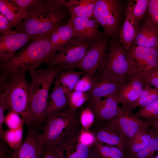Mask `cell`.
Wrapping results in <instances>:
<instances>
[{
	"mask_svg": "<svg viewBox=\"0 0 158 158\" xmlns=\"http://www.w3.org/2000/svg\"><path fill=\"white\" fill-rule=\"evenodd\" d=\"M90 130L102 142L117 146L125 154L129 152V139L112 129L105 121H95Z\"/></svg>",
	"mask_w": 158,
	"mask_h": 158,
	"instance_id": "obj_15",
	"label": "cell"
},
{
	"mask_svg": "<svg viewBox=\"0 0 158 158\" xmlns=\"http://www.w3.org/2000/svg\"><path fill=\"white\" fill-rule=\"evenodd\" d=\"M27 11V16L16 30L35 39L51 33L70 16L61 0H35Z\"/></svg>",
	"mask_w": 158,
	"mask_h": 158,
	"instance_id": "obj_1",
	"label": "cell"
},
{
	"mask_svg": "<svg viewBox=\"0 0 158 158\" xmlns=\"http://www.w3.org/2000/svg\"><path fill=\"white\" fill-rule=\"evenodd\" d=\"M110 38L106 35L95 42L88 49L83 57L75 64L64 69L79 68L94 76L103 65L106 56Z\"/></svg>",
	"mask_w": 158,
	"mask_h": 158,
	"instance_id": "obj_9",
	"label": "cell"
},
{
	"mask_svg": "<svg viewBox=\"0 0 158 158\" xmlns=\"http://www.w3.org/2000/svg\"><path fill=\"white\" fill-rule=\"evenodd\" d=\"M23 127L22 126L18 129H9L4 131L3 136L4 141L11 149H17L22 144Z\"/></svg>",
	"mask_w": 158,
	"mask_h": 158,
	"instance_id": "obj_32",
	"label": "cell"
},
{
	"mask_svg": "<svg viewBox=\"0 0 158 158\" xmlns=\"http://www.w3.org/2000/svg\"><path fill=\"white\" fill-rule=\"evenodd\" d=\"M34 39L32 36L16 30L2 35L0 37V61L11 57L17 50Z\"/></svg>",
	"mask_w": 158,
	"mask_h": 158,
	"instance_id": "obj_16",
	"label": "cell"
},
{
	"mask_svg": "<svg viewBox=\"0 0 158 158\" xmlns=\"http://www.w3.org/2000/svg\"><path fill=\"white\" fill-rule=\"evenodd\" d=\"M5 93L0 92V137L1 141H4V132L3 128V124L4 123V112L5 110Z\"/></svg>",
	"mask_w": 158,
	"mask_h": 158,
	"instance_id": "obj_41",
	"label": "cell"
},
{
	"mask_svg": "<svg viewBox=\"0 0 158 158\" xmlns=\"http://www.w3.org/2000/svg\"><path fill=\"white\" fill-rule=\"evenodd\" d=\"M153 136L148 146L144 150L136 153L129 152L125 154L126 158H152L154 152L158 150V130L154 127Z\"/></svg>",
	"mask_w": 158,
	"mask_h": 158,
	"instance_id": "obj_29",
	"label": "cell"
},
{
	"mask_svg": "<svg viewBox=\"0 0 158 158\" xmlns=\"http://www.w3.org/2000/svg\"><path fill=\"white\" fill-rule=\"evenodd\" d=\"M153 136V130L149 132L145 130L137 131L129 139V152L138 153L147 147L150 144Z\"/></svg>",
	"mask_w": 158,
	"mask_h": 158,
	"instance_id": "obj_26",
	"label": "cell"
},
{
	"mask_svg": "<svg viewBox=\"0 0 158 158\" xmlns=\"http://www.w3.org/2000/svg\"><path fill=\"white\" fill-rule=\"evenodd\" d=\"M72 69L61 70L54 81L69 92L74 90L81 77L85 72L82 70L76 71Z\"/></svg>",
	"mask_w": 158,
	"mask_h": 158,
	"instance_id": "obj_27",
	"label": "cell"
},
{
	"mask_svg": "<svg viewBox=\"0 0 158 158\" xmlns=\"http://www.w3.org/2000/svg\"><path fill=\"white\" fill-rule=\"evenodd\" d=\"M146 84L141 78L135 77L129 82L120 85L115 95L117 102L124 106L136 100Z\"/></svg>",
	"mask_w": 158,
	"mask_h": 158,
	"instance_id": "obj_17",
	"label": "cell"
},
{
	"mask_svg": "<svg viewBox=\"0 0 158 158\" xmlns=\"http://www.w3.org/2000/svg\"><path fill=\"white\" fill-rule=\"evenodd\" d=\"M149 0H128L124 14L131 15L140 23L144 19Z\"/></svg>",
	"mask_w": 158,
	"mask_h": 158,
	"instance_id": "obj_28",
	"label": "cell"
},
{
	"mask_svg": "<svg viewBox=\"0 0 158 158\" xmlns=\"http://www.w3.org/2000/svg\"><path fill=\"white\" fill-rule=\"evenodd\" d=\"M158 99V90L146 96L139 97L136 100L122 107L124 113L130 114L131 112L139 107L145 106Z\"/></svg>",
	"mask_w": 158,
	"mask_h": 158,
	"instance_id": "obj_33",
	"label": "cell"
},
{
	"mask_svg": "<svg viewBox=\"0 0 158 158\" xmlns=\"http://www.w3.org/2000/svg\"><path fill=\"white\" fill-rule=\"evenodd\" d=\"M94 76L95 78L94 86L92 90L87 93L90 99L102 97H107L116 94L121 85L107 78L96 74Z\"/></svg>",
	"mask_w": 158,
	"mask_h": 158,
	"instance_id": "obj_22",
	"label": "cell"
},
{
	"mask_svg": "<svg viewBox=\"0 0 158 158\" xmlns=\"http://www.w3.org/2000/svg\"><path fill=\"white\" fill-rule=\"evenodd\" d=\"M151 123L154 127L158 130V118L152 122Z\"/></svg>",
	"mask_w": 158,
	"mask_h": 158,
	"instance_id": "obj_47",
	"label": "cell"
},
{
	"mask_svg": "<svg viewBox=\"0 0 158 158\" xmlns=\"http://www.w3.org/2000/svg\"><path fill=\"white\" fill-rule=\"evenodd\" d=\"M145 21L149 22L158 31V10L151 16L145 18Z\"/></svg>",
	"mask_w": 158,
	"mask_h": 158,
	"instance_id": "obj_44",
	"label": "cell"
},
{
	"mask_svg": "<svg viewBox=\"0 0 158 158\" xmlns=\"http://www.w3.org/2000/svg\"><path fill=\"white\" fill-rule=\"evenodd\" d=\"M71 25L75 35L78 39L88 42H96L106 35L99 31V24L93 15L89 17L70 18L67 21Z\"/></svg>",
	"mask_w": 158,
	"mask_h": 158,
	"instance_id": "obj_12",
	"label": "cell"
},
{
	"mask_svg": "<svg viewBox=\"0 0 158 158\" xmlns=\"http://www.w3.org/2000/svg\"><path fill=\"white\" fill-rule=\"evenodd\" d=\"M90 99L87 93L73 90L69 93L68 107L71 111L76 112L79 107Z\"/></svg>",
	"mask_w": 158,
	"mask_h": 158,
	"instance_id": "obj_34",
	"label": "cell"
},
{
	"mask_svg": "<svg viewBox=\"0 0 158 158\" xmlns=\"http://www.w3.org/2000/svg\"><path fill=\"white\" fill-rule=\"evenodd\" d=\"M122 0H97L93 16L111 39H118L126 6Z\"/></svg>",
	"mask_w": 158,
	"mask_h": 158,
	"instance_id": "obj_7",
	"label": "cell"
},
{
	"mask_svg": "<svg viewBox=\"0 0 158 158\" xmlns=\"http://www.w3.org/2000/svg\"><path fill=\"white\" fill-rule=\"evenodd\" d=\"M54 87L49 95L45 117L64 110L69 106V96L70 92L60 84L54 82Z\"/></svg>",
	"mask_w": 158,
	"mask_h": 158,
	"instance_id": "obj_18",
	"label": "cell"
},
{
	"mask_svg": "<svg viewBox=\"0 0 158 158\" xmlns=\"http://www.w3.org/2000/svg\"><path fill=\"white\" fill-rule=\"evenodd\" d=\"M26 73L0 76V92L5 93V110L18 114L28 127L35 125L30 105V85Z\"/></svg>",
	"mask_w": 158,
	"mask_h": 158,
	"instance_id": "obj_4",
	"label": "cell"
},
{
	"mask_svg": "<svg viewBox=\"0 0 158 158\" xmlns=\"http://www.w3.org/2000/svg\"><path fill=\"white\" fill-rule=\"evenodd\" d=\"M135 77L141 78L145 83L158 90V67L150 71L140 72Z\"/></svg>",
	"mask_w": 158,
	"mask_h": 158,
	"instance_id": "obj_38",
	"label": "cell"
},
{
	"mask_svg": "<svg viewBox=\"0 0 158 158\" xmlns=\"http://www.w3.org/2000/svg\"><path fill=\"white\" fill-rule=\"evenodd\" d=\"M132 44L148 48H158V31L147 21L139 25Z\"/></svg>",
	"mask_w": 158,
	"mask_h": 158,
	"instance_id": "obj_19",
	"label": "cell"
},
{
	"mask_svg": "<svg viewBox=\"0 0 158 158\" xmlns=\"http://www.w3.org/2000/svg\"><path fill=\"white\" fill-rule=\"evenodd\" d=\"M61 70L55 66L30 72V105L35 125L44 124L49 89Z\"/></svg>",
	"mask_w": 158,
	"mask_h": 158,
	"instance_id": "obj_5",
	"label": "cell"
},
{
	"mask_svg": "<svg viewBox=\"0 0 158 158\" xmlns=\"http://www.w3.org/2000/svg\"><path fill=\"white\" fill-rule=\"evenodd\" d=\"M43 150L40 133L32 127H28L24 141L19 147L8 150L6 158H41Z\"/></svg>",
	"mask_w": 158,
	"mask_h": 158,
	"instance_id": "obj_11",
	"label": "cell"
},
{
	"mask_svg": "<svg viewBox=\"0 0 158 158\" xmlns=\"http://www.w3.org/2000/svg\"><path fill=\"white\" fill-rule=\"evenodd\" d=\"M41 158H64L63 152L57 146L44 145L43 152Z\"/></svg>",
	"mask_w": 158,
	"mask_h": 158,
	"instance_id": "obj_39",
	"label": "cell"
},
{
	"mask_svg": "<svg viewBox=\"0 0 158 158\" xmlns=\"http://www.w3.org/2000/svg\"><path fill=\"white\" fill-rule=\"evenodd\" d=\"M4 123L10 129H16L23 126L25 123L24 119L17 113L9 112L5 116Z\"/></svg>",
	"mask_w": 158,
	"mask_h": 158,
	"instance_id": "obj_37",
	"label": "cell"
},
{
	"mask_svg": "<svg viewBox=\"0 0 158 158\" xmlns=\"http://www.w3.org/2000/svg\"><path fill=\"white\" fill-rule=\"evenodd\" d=\"M79 120L82 128L84 130L90 129L94 123L95 115L89 106L81 111L79 115Z\"/></svg>",
	"mask_w": 158,
	"mask_h": 158,
	"instance_id": "obj_36",
	"label": "cell"
},
{
	"mask_svg": "<svg viewBox=\"0 0 158 158\" xmlns=\"http://www.w3.org/2000/svg\"><path fill=\"white\" fill-rule=\"evenodd\" d=\"M97 0H61L70 18L89 17L93 15Z\"/></svg>",
	"mask_w": 158,
	"mask_h": 158,
	"instance_id": "obj_20",
	"label": "cell"
},
{
	"mask_svg": "<svg viewBox=\"0 0 158 158\" xmlns=\"http://www.w3.org/2000/svg\"><path fill=\"white\" fill-rule=\"evenodd\" d=\"M95 82L94 75L92 76L85 72L78 81L73 90L87 93L92 89Z\"/></svg>",
	"mask_w": 158,
	"mask_h": 158,
	"instance_id": "obj_35",
	"label": "cell"
},
{
	"mask_svg": "<svg viewBox=\"0 0 158 158\" xmlns=\"http://www.w3.org/2000/svg\"><path fill=\"white\" fill-rule=\"evenodd\" d=\"M125 18L118 34V39L127 49L132 45L138 30L140 23L131 15L124 14Z\"/></svg>",
	"mask_w": 158,
	"mask_h": 158,
	"instance_id": "obj_24",
	"label": "cell"
},
{
	"mask_svg": "<svg viewBox=\"0 0 158 158\" xmlns=\"http://www.w3.org/2000/svg\"><path fill=\"white\" fill-rule=\"evenodd\" d=\"M157 90L154 88L146 84L143 89L139 97L148 95L155 92Z\"/></svg>",
	"mask_w": 158,
	"mask_h": 158,
	"instance_id": "obj_45",
	"label": "cell"
},
{
	"mask_svg": "<svg viewBox=\"0 0 158 158\" xmlns=\"http://www.w3.org/2000/svg\"><path fill=\"white\" fill-rule=\"evenodd\" d=\"M133 114L146 122L152 123L158 118V99L140 107L138 111Z\"/></svg>",
	"mask_w": 158,
	"mask_h": 158,
	"instance_id": "obj_31",
	"label": "cell"
},
{
	"mask_svg": "<svg viewBox=\"0 0 158 158\" xmlns=\"http://www.w3.org/2000/svg\"><path fill=\"white\" fill-rule=\"evenodd\" d=\"M13 24L2 14H0V33L2 35L11 30Z\"/></svg>",
	"mask_w": 158,
	"mask_h": 158,
	"instance_id": "obj_42",
	"label": "cell"
},
{
	"mask_svg": "<svg viewBox=\"0 0 158 158\" xmlns=\"http://www.w3.org/2000/svg\"><path fill=\"white\" fill-rule=\"evenodd\" d=\"M81 128L79 116L68 107L47 118L40 138L43 145L62 149L77 138Z\"/></svg>",
	"mask_w": 158,
	"mask_h": 158,
	"instance_id": "obj_3",
	"label": "cell"
},
{
	"mask_svg": "<svg viewBox=\"0 0 158 158\" xmlns=\"http://www.w3.org/2000/svg\"><path fill=\"white\" fill-rule=\"evenodd\" d=\"M95 145L96 158H126L124 152L118 147L104 146L97 139Z\"/></svg>",
	"mask_w": 158,
	"mask_h": 158,
	"instance_id": "obj_30",
	"label": "cell"
},
{
	"mask_svg": "<svg viewBox=\"0 0 158 158\" xmlns=\"http://www.w3.org/2000/svg\"><path fill=\"white\" fill-rule=\"evenodd\" d=\"M95 42L81 40L75 36L67 43L63 50L47 63L48 68L57 66L61 70L77 63Z\"/></svg>",
	"mask_w": 158,
	"mask_h": 158,
	"instance_id": "obj_8",
	"label": "cell"
},
{
	"mask_svg": "<svg viewBox=\"0 0 158 158\" xmlns=\"http://www.w3.org/2000/svg\"><path fill=\"white\" fill-rule=\"evenodd\" d=\"M152 158H158V153L156 156L152 157Z\"/></svg>",
	"mask_w": 158,
	"mask_h": 158,
	"instance_id": "obj_48",
	"label": "cell"
},
{
	"mask_svg": "<svg viewBox=\"0 0 158 158\" xmlns=\"http://www.w3.org/2000/svg\"><path fill=\"white\" fill-rule=\"evenodd\" d=\"M0 12L16 28L28 15L27 11L19 8L12 0H0Z\"/></svg>",
	"mask_w": 158,
	"mask_h": 158,
	"instance_id": "obj_25",
	"label": "cell"
},
{
	"mask_svg": "<svg viewBox=\"0 0 158 158\" xmlns=\"http://www.w3.org/2000/svg\"><path fill=\"white\" fill-rule=\"evenodd\" d=\"M12 1L20 8L27 11L35 0H12Z\"/></svg>",
	"mask_w": 158,
	"mask_h": 158,
	"instance_id": "obj_43",
	"label": "cell"
},
{
	"mask_svg": "<svg viewBox=\"0 0 158 158\" xmlns=\"http://www.w3.org/2000/svg\"><path fill=\"white\" fill-rule=\"evenodd\" d=\"M96 74L120 85L128 83L136 75L128 57L127 49L119 39H110L105 59Z\"/></svg>",
	"mask_w": 158,
	"mask_h": 158,
	"instance_id": "obj_6",
	"label": "cell"
},
{
	"mask_svg": "<svg viewBox=\"0 0 158 158\" xmlns=\"http://www.w3.org/2000/svg\"><path fill=\"white\" fill-rule=\"evenodd\" d=\"M75 36L70 24L67 22L54 30L50 35V40L53 49L58 54L64 49L68 41Z\"/></svg>",
	"mask_w": 158,
	"mask_h": 158,
	"instance_id": "obj_21",
	"label": "cell"
},
{
	"mask_svg": "<svg viewBox=\"0 0 158 158\" xmlns=\"http://www.w3.org/2000/svg\"><path fill=\"white\" fill-rule=\"evenodd\" d=\"M107 97L103 100L101 98L90 99L89 106L94 114L95 121H110L124 114L123 109L118 106L115 95Z\"/></svg>",
	"mask_w": 158,
	"mask_h": 158,
	"instance_id": "obj_14",
	"label": "cell"
},
{
	"mask_svg": "<svg viewBox=\"0 0 158 158\" xmlns=\"http://www.w3.org/2000/svg\"><path fill=\"white\" fill-rule=\"evenodd\" d=\"M127 51L128 57L136 75L158 67V48H148L132 44Z\"/></svg>",
	"mask_w": 158,
	"mask_h": 158,
	"instance_id": "obj_10",
	"label": "cell"
},
{
	"mask_svg": "<svg viewBox=\"0 0 158 158\" xmlns=\"http://www.w3.org/2000/svg\"><path fill=\"white\" fill-rule=\"evenodd\" d=\"M104 121L112 129L129 139L140 130L149 132L151 129L149 123L131 113H124L112 120Z\"/></svg>",
	"mask_w": 158,
	"mask_h": 158,
	"instance_id": "obj_13",
	"label": "cell"
},
{
	"mask_svg": "<svg viewBox=\"0 0 158 158\" xmlns=\"http://www.w3.org/2000/svg\"><path fill=\"white\" fill-rule=\"evenodd\" d=\"M97 139L95 134L90 129L81 128L78 137V139L80 142L88 145H94Z\"/></svg>",
	"mask_w": 158,
	"mask_h": 158,
	"instance_id": "obj_40",
	"label": "cell"
},
{
	"mask_svg": "<svg viewBox=\"0 0 158 158\" xmlns=\"http://www.w3.org/2000/svg\"><path fill=\"white\" fill-rule=\"evenodd\" d=\"M50 34L33 40L11 57L0 61L1 73L23 74L36 70L43 63H48L58 54L51 47Z\"/></svg>",
	"mask_w": 158,
	"mask_h": 158,
	"instance_id": "obj_2",
	"label": "cell"
},
{
	"mask_svg": "<svg viewBox=\"0 0 158 158\" xmlns=\"http://www.w3.org/2000/svg\"><path fill=\"white\" fill-rule=\"evenodd\" d=\"M6 143V142L2 141L0 142V158H6L8 148Z\"/></svg>",
	"mask_w": 158,
	"mask_h": 158,
	"instance_id": "obj_46",
	"label": "cell"
},
{
	"mask_svg": "<svg viewBox=\"0 0 158 158\" xmlns=\"http://www.w3.org/2000/svg\"><path fill=\"white\" fill-rule=\"evenodd\" d=\"M65 152L64 158H96L95 144L88 145L77 138L66 145L63 149Z\"/></svg>",
	"mask_w": 158,
	"mask_h": 158,
	"instance_id": "obj_23",
	"label": "cell"
}]
</instances>
